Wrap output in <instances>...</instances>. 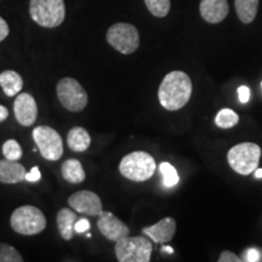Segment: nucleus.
Here are the masks:
<instances>
[{
    "label": "nucleus",
    "instance_id": "9d476101",
    "mask_svg": "<svg viewBox=\"0 0 262 262\" xmlns=\"http://www.w3.org/2000/svg\"><path fill=\"white\" fill-rule=\"evenodd\" d=\"M68 204L77 212L86 216H98L103 211V205L100 196L88 189L73 193L68 198Z\"/></svg>",
    "mask_w": 262,
    "mask_h": 262
},
{
    "label": "nucleus",
    "instance_id": "f03ea898",
    "mask_svg": "<svg viewBox=\"0 0 262 262\" xmlns=\"http://www.w3.org/2000/svg\"><path fill=\"white\" fill-rule=\"evenodd\" d=\"M119 171L131 181H147L155 175L156 160L148 153L136 150L124 157L119 164Z\"/></svg>",
    "mask_w": 262,
    "mask_h": 262
},
{
    "label": "nucleus",
    "instance_id": "2eb2a0df",
    "mask_svg": "<svg viewBox=\"0 0 262 262\" xmlns=\"http://www.w3.org/2000/svg\"><path fill=\"white\" fill-rule=\"evenodd\" d=\"M26 169L16 160H0V182L18 183L26 180Z\"/></svg>",
    "mask_w": 262,
    "mask_h": 262
},
{
    "label": "nucleus",
    "instance_id": "f257e3e1",
    "mask_svg": "<svg viewBox=\"0 0 262 262\" xmlns=\"http://www.w3.org/2000/svg\"><path fill=\"white\" fill-rule=\"evenodd\" d=\"M193 85L187 73L172 71L164 77L158 90L162 106L168 111H179L185 107L192 96Z\"/></svg>",
    "mask_w": 262,
    "mask_h": 262
},
{
    "label": "nucleus",
    "instance_id": "ddd939ff",
    "mask_svg": "<svg viewBox=\"0 0 262 262\" xmlns=\"http://www.w3.org/2000/svg\"><path fill=\"white\" fill-rule=\"evenodd\" d=\"M199 11L205 22L217 25L227 17L229 5L227 0H201Z\"/></svg>",
    "mask_w": 262,
    "mask_h": 262
},
{
    "label": "nucleus",
    "instance_id": "423d86ee",
    "mask_svg": "<svg viewBox=\"0 0 262 262\" xmlns=\"http://www.w3.org/2000/svg\"><path fill=\"white\" fill-rule=\"evenodd\" d=\"M153 245L145 237H124L116 242V256L119 262H149Z\"/></svg>",
    "mask_w": 262,
    "mask_h": 262
},
{
    "label": "nucleus",
    "instance_id": "9b49d317",
    "mask_svg": "<svg viewBox=\"0 0 262 262\" xmlns=\"http://www.w3.org/2000/svg\"><path fill=\"white\" fill-rule=\"evenodd\" d=\"M97 217L98 229L110 241L118 242L119 239L129 235V227L123 221H120L116 215H113L112 212L102 211Z\"/></svg>",
    "mask_w": 262,
    "mask_h": 262
},
{
    "label": "nucleus",
    "instance_id": "b1692460",
    "mask_svg": "<svg viewBox=\"0 0 262 262\" xmlns=\"http://www.w3.org/2000/svg\"><path fill=\"white\" fill-rule=\"evenodd\" d=\"M0 262H24V257L12 245L0 243Z\"/></svg>",
    "mask_w": 262,
    "mask_h": 262
},
{
    "label": "nucleus",
    "instance_id": "bb28decb",
    "mask_svg": "<svg viewBox=\"0 0 262 262\" xmlns=\"http://www.w3.org/2000/svg\"><path fill=\"white\" fill-rule=\"evenodd\" d=\"M241 261L243 260L229 250L222 251L220 254V257H219V262H241Z\"/></svg>",
    "mask_w": 262,
    "mask_h": 262
},
{
    "label": "nucleus",
    "instance_id": "5701e85b",
    "mask_svg": "<svg viewBox=\"0 0 262 262\" xmlns=\"http://www.w3.org/2000/svg\"><path fill=\"white\" fill-rule=\"evenodd\" d=\"M159 170L163 175V183L166 188L175 187L179 183V173L176 171V169L173 168L170 163L163 162L159 165Z\"/></svg>",
    "mask_w": 262,
    "mask_h": 262
},
{
    "label": "nucleus",
    "instance_id": "412c9836",
    "mask_svg": "<svg viewBox=\"0 0 262 262\" xmlns=\"http://www.w3.org/2000/svg\"><path fill=\"white\" fill-rule=\"evenodd\" d=\"M239 122V116L234 111L224 108L219 111V113L215 117V124L221 129H231L235 126Z\"/></svg>",
    "mask_w": 262,
    "mask_h": 262
},
{
    "label": "nucleus",
    "instance_id": "f3484780",
    "mask_svg": "<svg viewBox=\"0 0 262 262\" xmlns=\"http://www.w3.org/2000/svg\"><path fill=\"white\" fill-rule=\"evenodd\" d=\"M0 86L6 96H16L24 88V79L17 72L4 71L0 73Z\"/></svg>",
    "mask_w": 262,
    "mask_h": 262
},
{
    "label": "nucleus",
    "instance_id": "a878e982",
    "mask_svg": "<svg viewBox=\"0 0 262 262\" xmlns=\"http://www.w3.org/2000/svg\"><path fill=\"white\" fill-rule=\"evenodd\" d=\"M243 261L247 262H257L261 260V253L255 248H250L245 251L244 258H242Z\"/></svg>",
    "mask_w": 262,
    "mask_h": 262
},
{
    "label": "nucleus",
    "instance_id": "1a4fd4ad",
    "mask_svg": "<svg viewBox=\"0 0 262 262\" xmlns=\"http://www.w3.org/2000/svg\"><path fill=\"white\" fill-rule=\"evenodd\" d=\"M33 140L37 143L42 158L56 162L63 156V141L60 134L50 126L40 125L33 130Z\"/></svg>",
    "mask_w": 262,
    "mask_h": 262
},
{
    "label": "nucleus",
    "instance_id": "7c9ffc66",
    "mask_svg": "<svg viewBox=\"0 0 262 262\" xmlns=\"http://www.w3.org/2000/svg\"><path fill=\"white\" fill-rule=\"evenodd\" d=\"M10 29H9V25L6 24V21L3 17H0V41H3L6 37L9 35Z\"/></svg>",
    "mask_w": 262,
    "mask_h": 262
},
{
    "label": "nucleus",
    "instance_id": "7ed1b4c3",
    "mask_svg": "<svg viewBox=\"0 0 262 262\" xmlns=\"http://www.w3.org/2000/svg\"><path fill=\"white\" fill-rule=\"evenodd\" d=\"M29 14L35 24L45 28H56L66 17L63 0H31Z\"/></svg>",
    "mask_w": 262,
    "mask_h": 262
},
{
    "label": "nucleus",
    "instance_id": "dca6fc26",
    "mask_svg": "<svg viewBox=\"0 0 262 262\" xmlns=\"http://www.w3.org/2000/svg\"><path fill=\"white\" fill-rule=\"evenodd\" d=\"M78 221L77 214L71 209L63 208L57 212V228L64 241H71L75 234V222Z\"/></svg>",
    "mask_w": 262,
    "mask_h": 262
},
{
    "label": "nucleus",
    "instance_id": "4468645a",
    "mask_svg": "<svg viewBox=\"0 0 262 262\" xmlns=\"http://www.w3.org/2000/svg\"><path fill=\"white\" fill-rule=\"evenodd\" d=\"M142 233L157 244H165L171 241L176 233V221L172 217H164L156 225L143 228Z\"/></svg>",
    "mask_w": 262,
    "mask_h": 262
},
{
    "label": "nucleus",
    "instance_id": "20e7f679",
    "mask_svg": "<svg viewBox=\"0 0 262 262\" xmlns=\"http://www.w3.org/2000/svg\"><path fill=\"white\" fill-rule=\"evenodd\" d=\"M10 225L18 234L35 235L47 228V219L40 209L33 205H24L12 212Z\"/></svg>",
    "mask_w": 262,
    "mask_h": 262
},
{
    "label": "nucleus",
    "instance_id": "c756f323",
    "mask_svg": "<svg viewBox=\"0 0 262 262\" xmlns=\"http://www.w3.org/2000/svg\"><path fill=\"white\" fill-rule=\"evenodd\" d=\"M40 178L41 175H40V171H39L38 166H34V168L31 170V172L26 173V180L29 182H37L40 180Z\"/></svg>",
    "mask_w": 262,
    "mask_h": 262
},
{
    "label": "nucleus",
    "instance_id": "0eeeda50",
    "mask_svg": "<svg viewBox=\"0 0 262 262\" xmlns=\"http://www.w3.org/2000/svg\"><path fill=\"white\" fill-rule=\"evenodd\" d=\"M108 44L123 55L134 54L140 47V34L135 26L119 22L111 26L106 34Z\"/></svg>",
    "mask_w": 262,
    "mask_h": 262
},
{
    "label": "nucleus",
    "instance_id": "c85d7f7f",
    "mask_svg": "<svg viewBox=\"0 0 262 262\" xmlns=\"http://www.w3.org/2000/svg\"><path fill=\"white\" fill-rule=\"evenodd\" d=\"M238 97H239V101H241L242 103L249 102V100H250V89H249L248 86H244V85L239 86L238 88Z\"/></svg>",
    "mask_w": 262,
    "mask_h": 262
},
{
    "label": "nucleus",
    "instance_id": "72a5a7b5",
    "mask_svg": "<svg viewBox=\"0 0 262 262\" xmlns=\"http://www.w3.org/2000/svg\"><path fill=\"white\" fill-rule=\"evenodd\" d=\"M254 176H255V178H256V179H262V169H256V170H255V171H254Z\"/></svg>",
    "mask_w": 262,
    "mask_h": 262
},
{
    "label": "nucleus",
    "instance_id": "6e6552de",
    "mask_svg": "<svg viewBox=\"0 0 262 262\" xmlns=\"http://www.w3.org/2000/svg\"><path fill=\"white\" fill-rule=\"evenodd\" d=\"M58 101L70 112H81L88 104V94L80 83L73 78H63L57 83Z\"/></svg>",
    "mask_w": 262,
    "mask_h": 262
},
{
    "label": "nucleus",
    "instance_id": "a211bd4d",
    "mask_svg": "<svg viewBox=\"0 0 262 262\" xmlns=\"http://www.w3.org/2000/svg\"><path fill=\"white\" fill-rule=\"evenodd\" d=\"M68 147L74 152H84L90 147L91 139L89 133L81 126H74L68 131Z\"/></svg>",
    "mask_w": 262,
    "mask_h": 262
},
{
    "label": "nucleus",
    "instance_id": "6ab92c4d",
    "mask_svg": "<svg viewBox=\"0 0 262 262\" xmlns=\"http://www.w3.org/2000/svg\"><path fill=\"white\" fill-rule=\"evenodd\" d=\"M61 172L63 179L70 183H81L86 178L84 168L78 159H68L62 164Z\"/></svg>",
    "mask_w": 262,
    "mask_h": 262
},
{
    "label": "nucleus",
    "instance_id": "39448f33",
    "mask_svg": "<svg viewBox=\"0 0 262 262\" xmlns=\"http://www.w3.org/2000/svg\"><path fill=\"white\" fill-rule=\"evenodd\" d=\"M261 158L260 146L253 142L238 143L228 150L229 166L241 175H250L258 168Z\"/></svg>",
    "mask_w": 262,
    "mask_h": 262
},
{
    "label": "nucleus",
    "instance_id": "4be33fe9",
    "mask_svg": "<svg viewBox=\"0 0 262 262\" xmlns=\"http://www.w3.org/2000/svg\"><path fill=\"white\" fill-rule=\"evenodd\" d=\"M145 4L150 14L158 18L165 17L171 8L170 0H145Z\"/></svg>",
    "mask_w": 262,
    "mask_h": 262
},
{
    "label": "nucleus",
    "instance_id": "393cba45",
    "mask_svg": "<svg viewBox=\"0 0 262 262\" xmlns=\"http://www.w3.org/2000/svg\"><path fill=\"white\" fill-rule=\"evenodd\" d=\"M3 155L5 159L19 160L22 157V148L16 140H8L3 145Z\"/></svg>",
    "mask_w": 262,
    "mask_h": 262
},
{
    "label": "nucleus",
    "instance_id": "2f4dec72",
    "mask_svg": "<svg viewBox=\"0 0 262 262\" xmlns=\"http://www.w3.org/2000/svg\"><path fill=\"white\" fill-rule=\"evenodd\" d=\"M8 117H9V110L5 106H2V104H0V123L8 119Z\"/></svg>",
    "mask_w": 262,
    "mask_h": 262
},
{
    "label": "nucleus",
    "instance_id": "cd10ccee",
    "mask_svg": "<svg viewBox=\"0 0 262 262\" xmlns=\"http://www.w3.org/2000/svg\"><path fill=\"white\" fill-rule=\"evenodd\" d=\"M90 229V222L86 220V219L81 217L75 222V232L77 233H85Z\"/></svg>",
    "mask_w": 262,
    "mask_h": 262
},
{
    "label": "nucleus",
    "instance_id": "f8f14e48",
    "mask_svg": "<svg viewBox=\"0 0 262 262\" xmlns=\"http://www.w3.org/2000/svg\"><path fill=\"white\" fill-rule=\"evenodd\" d=\"M14 112L16 120L22 126H31L38 117V107L34 97L31 94H17L14 102Z\"/></svg>",
    "mask_w": 262,
    "mask_h": 262
},
{
    "label": "nucleus",
    "instance_id": "aec40b11",
    "mask_svg": "<svg viewBox=\"0 0 262 262\" xmlns=\"http://www.w3.org/2000/svg\"><path fill=\"white\" fill-rule=\"evenodd\" d=\"M234 6L241 22L249 25L254 21L257 15L258 0H234Z\"/></svg>",
    "mask_w": 262,
    "mask_h": 262
},
{
    "label": "nucleus",
    "instance_id": "473e14b6",
    "mask_svg": "<svg viewBox=\"0 0 262 262\" xmlns=\"http://www.w3.org/2000/svg\"><path fill=\"white\" fill-rule=\"evenodd\" d=\"M163 253L173 254V249L171 247H168V245H165V247H163Z\"/></svg>",
    "mask_w": 262,
    "mask_h": 262
}]
</instances>
